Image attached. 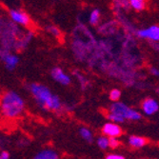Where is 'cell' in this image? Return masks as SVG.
<instances>
[{"label": "cell", "instance_id": "30bf717a", "mask_svg": "<svg viewBox=\"0 0 159 159\" xmlns=\"http://www.w3.org/2000/svg\"><path fill=\"white\" fill-rule=\"evenodd\" d=\"M129 146L134 148V149H139L143 148L148 144V139L142 136H137V135H132L129 138Z\"/></svg>", "mask_w": 159, "mask_h": 159}, {"label": "cell", "instance_id": "e0dca14e", "mask_svg": "<svg viewBox=\"0 0 159 159\" xmlns=\"http://www.w3.org/2000/svg\"><path fill=\"white\" fill-rule=\"evenodd\" d=\"M79 133H80L81 137H82L85 141L89 142V143H92V142H93V135L92 132L90 131V129H89L88 128H81V129H80V131H79Z\"/></svg>", "mask_w": 159, "mask_h": 159}, {"label": "cell", "instance_id": "ffe728a7", "mask_svg": "<svg viewBox=\"0 0 159 159\" xmlns=\"http://www.w3.org/2000/svg\"><path fill=\"white\" fill-rule=\"evenodd\" d=\"M110 99L112 101V102H115V101H118L121 97V91L118 89H112L110 92V95H109Z\"/></svg>", "mask_w": 159, "mask_h": 159}, {"label": "cell", "instance_id": "7a4b0ae2", "mask_svg": "<svg viewBox=\"0 0 159 159\" xmlns=\"http://www.w3.org/2000/svg\"><path fill=\"white\" fill-rule=\"evenodd\" d=\"M0 106L4 116L7 118H16L25 110V101L16 92H6L0 100Z\"/></svg>", "mask_w": 159, "mask_h": 159}, {"label": "cell", "instance_id": "cb8c5ba5", "mask_svg": "<svg viewBox=\"0 0 159 159\" xmlns=\"http://www.w3.org/2000/svg\"><path fill=\"white\" fill-rule=\"evenodd\" d=\"M106 159H125V157L119 154H109L106 156Z\"/></svg>", "mask_w": 159, "mask_h": 159}, {"label": "cell", "instance_id": "277c9868", "mask_svg": "<svg viewBox=\"0 0 159 159\" xmlns=\"http://www.w3.org/2000/svg\"><path fill=\"white\" fill-rule=\"evenodd\" d=\"M137 37L141 39H147L151 42H158L159 41V26L152 25L145 29H140L135 33Z\"/></svg>", "mask_w": 159, "mask_h": 159}, {"label": "cell", "instance_id": "8992f818", "mask_svg": "<svg viewBox=\"0 0 159 159\" xmlns=\"http://www.w3.org/2000/svg\"><path fill=\"white\" fill-rule=\"evenodd\" d=\"M51 76L55 82L59 83L62 86H69L71 83L70 76L59 67L52 68V70H51Z\"/></svg>", "mask_w": 159, "mask_h": 159}, {"label": "cell", "instance_id": "3957f363", "mask_svg": "<svg viewBox=\"0 0 159 159\" xmlns=\"http://www.w3.org/2000/svg\"><path fill=\"white\" fill-rule=\"evenodd\" d=\"M109 111L111 113H115L122 116L125 120H131V121H139L142 118V114L137 111L134 109L129 108L128 105H126L120 101H115L113 102L110 108Z\"/></svg>", "mask_w": 159, "mask_h": 159}, {"label": "cell", "instance_id": "ac0fdd59", "mask_svg": "<svg viewBox=\"0 0 159 159\" xmlns=\"http://www.w3.org/2000/svg\"><path fill=\"white\" fill-rule=\"evenodd\" d=\"M97 146L102 149V150H106L109 148V137L106 135L100 136L97 139Z\"/></svg>", "mask_w": 159, "mask_h": 159}, {"label": "cell", "instance_id": "7402d4cb", "mask_svg": "<svg viewBox=\"0 0 159 159\" xmlns=\"http://www.w3.org/2000/svg\"><path fill=\"white\" fill-rule=\"evenodd\" d=\"M120 145V142L118 141L117 137H109V147L111 149H116Z\"/></svg>", "mask_w": 159, "mask_h": 159}, {"label": "cell", "instance_id": "603a6c76", "mask_svg": "<svg viewBox=\"0 0 159 159\" xmlns=\"http://www.w3.org/2000/svg\"><path fill=\"white\" fill-rule=\"evenodd\" d=\"M150 74H151L152 75L155 76V77H158V76H159V70H158L157 68L152 67V68L150 69Z\"/></svg>", "mask_w": 159, "mask_h": 159}, {"label": "cell", "instance_id": "52a82bcc", "mask_svg": "<svg viewBox=\"0 0 159 159\" xmlns=\"http://www.w3.org/2000/svg\"><path fill=\"white\" fill-rule=\"evenodd\" d=\"M159 110V104L157 102V100L152 97H148L142 102V111L144 114L151 116L156 113Z\"/></svg>", "mask_w": 159, "mask_h": 159}, {"label": "cell", "instance_id": "ba28073f", "mask_svg": "<svg viewBox=\"0 0 159 159\" xmlns=\"http://www.w3.org/2000/svg\"><path fill=\"white\" fill-rule=\"evenodd\" d=\"M0 60L3 61V63L8 70H13L17 67V65L19 63V57L16 54L11 53L9 51H6L4 52V54L1 56Z\"/></svg>", "mask_w": 159, "mask_h": 159}, {"label": "cell", "instance_id": "4fadbf2b", "mask_svg": "<svg viewBox=\"0 0 159 159\" xmlns=\"http://www.w3.org/2000/svg\"><path fill=\"white\" fill-rule=\"evenodd\" d=\"M129 5L135 11H142L146 8V0H129Z\"/></svg>", "mask_w": 159, "mask_h": 159}, {"label": "cell", "instance_id": "44dd1931", "mask_svg": "<svg viewBox=\"0 0 159 159\" xmlns=\"http://www.w3.org/2000/svg\"><path fill=\"white\" fill-rule=\"evenodd\" d=\"M47 31L52 34L53 35L54 37H60L61 36V32L59 31V29L58 28H56L54 26H48L47 27Z\"/></svg>", "mask_w": 159, "mask_h": 159}, {"label": "cell", "instance_id": "5bb4252c", "mask_svg": "<svg viewBox=\"0 0 159 159\" xmlns=\"http://www.w3.org/2000/svg\"><path fill=\"white\" fill-rule=\"evenodd\" d=\"M101 19V11L98 9H93L89 16V22L92 26H98Z\"/></svg>", "mask_w": 159, "mask_h": 159}, {"label": "cell", "instance_id": "9c48e42d", "mask_svg": "<svg viewBox=\"0 0 159 159\" xmlns=\"http://www.w3.org/2000/svg\"><path fill=\"white\" fill-rule=\"evenodd\" d=\"M102 133L108 137H118L122 134V129L116 123L108 122L102 127Z\"/></svg>", "mask_w": 159, "mask_h": 159}, {"label": "cell", "instance_id": "7c38bea8", "mask_svg": "<svg viewBox=\"0 0 159 159\" xmlns=\"http://www.w3.org/2000/svg\"><path fill=\"white\" fill-rule=\"evenodd\" d=\"M34 159H59V156L56 152L47 149V150H43L39 152L34 157Z\"/></svg>", "mask_w": 159, "mask_h": 159}, {"label": "cell", "instance_id": "5b68a950", "mask_svg": "<svg viewBox=\"0 0 159 159\" xmlns=\"http://www.w3.org/2000/svg\"><path fill=\"white\" fill-rule=\"evenodd\" d=\"M9 16L14 24L19 25V26H24L27 27L31 23V18L28 14L20 10H16L12 9L9 11Z\"/></svg>", "mask_w": 159, "mask_h": 159}, {"label": "cell", "instance_id": "6da1fadb", "mask_svg": "<svg viewBox=\"0 0 159 159\" xmlns=\"http://www.w3.org/2000/svg\"><path fill=\"white\" fill-rule=\"evenodd\" d=\"M28 89L41 109L52 111H63V103L61 99L58 95L53 94L47 86L39 83H31Z\"/></svg>", "mask_w": 159, "mask_h": 159}, {"label": "cell", "instance_id": "d4e9b609", "mask_svg": "<svg viewBox=\"0 0 159 159\" xmlns=\"http://www.w3.org/2000/svg\"><path fill=\"white\" fill-rule=\"evenodd\" d=\"M10 158V153L8 152H0V159H9Z\"/></svg>", "mask_w": 159, "mask_h": 159}, {"label": "cell", "instance_id": "2e32d148", "mask_svg": "<svg viewBox=\"0 0 159 159\" xmlns=\"http://www.w3.org/2000/svg\"><path fill=\"white\" fill-rule=\"evenodd\" d=\"M113 7L117 11L121 10H128L129 8V0H113Z\"/></svg>", "mask_w": 159, "mask_h": 159}, {"label": "cell", "instance_id": "8fae6325", "mask_svg": "<svg viewBox=\"0 0 159 159\" xmlns=\"http://www.w3.org/2000/svg\"><path fill=\"white\" fill-rule=\"evenodd\" d=\"M34 37V34L31 32H28L26 34H24L20 39H18L17 41H16L14 43V46H16V49L21 50V49H25L29 44L31 43L32 39Z\"/></svg>", "mask_w": 159, "mask_h": 159}, {"label": "cell", "instance_id": "9a60e30c", "mask_svg": "<svg viewBox=\"0 0 159 159\" xmlns=\"http://www.w3.org/2000/svg\"><path fill=\"white\" fill-rule=\"evenodd\" d=\"M74 75L77 79V81L79 82L82 90H86L87 88H88L89 85H90V82L81 73H79V71H74Z\"/></svg>", "mask_w": 159, "mask_h": 159}, {"label": "cell", "instance_id": "d6986e66", "mask_svg": "<svg viewBox=\"0 0 159 159\" xmlns=\"http://www.w3.org/2000/svg\"><path fill=\"white\" fill-rule=\"evenodd\" d=\"M108 119L111 121V122H113V123H116V124H119V123H123L125 121V119L120 116L118 114H115V113H109L108 114Z\"/></svg>", "mask_w": 159, "mask_h": 159}]
</instances>
